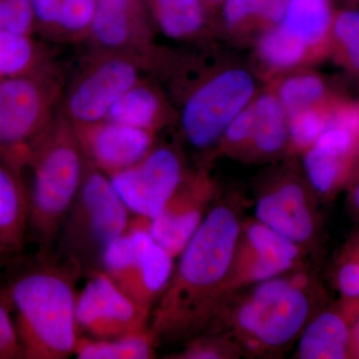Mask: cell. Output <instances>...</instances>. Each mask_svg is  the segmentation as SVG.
Returning <instances> with one entry per match:
<instances>
[{
  "label": "cell",
  "mask_w": 359,
  "mask_h": 359,
  "mask_svg": "<svg viewBox=\"0 0 359 359\" xmlns=\"http://www.w3.org/2000/svg\"><path fill=\"white\" fill-rule=\"evenodd\" d=\"M15 266L4 287L13 302L23 358H69L80 337L76 285L83 271L56 255Z\"/></svg>",
  "instance_id": "cell-2"
},
{
  "label": "cell",
  "mask_w": 359,
  "mask_h": 359,
  "mask_svg": "<svg viewBox=\"0 0 359 359\" xmlns=\"http://www.w3.org/2000/svg\"><path fill=\"white\" fill-rule=\"evenodd\" d=\"M351 205L355 212H359V184L354 188L353 194H351Z\"/></svg>",
  "instance_id": "cell-42"
},
{
  "label": "cell",
  "mask_w": 359,
  "mask_h": 359,
  "mask_svg": "<svg viewBox=\"0 0 359 359\" xmlns=\"http://www.w3.org/2000/svg\"><path fill=\"white\" fill-rule=\"evenodd\" d=\"M129 214L109 177L84 160L81 184L59 233L56 256L76 262L84 276L101 269L104 252L128 229Z\"/></svg>",
  "instance_id": "cell-5"
},
{
  "label": "cell",
  "mask_w": 359,
  "mask_h": 359,
  "mask_svg": "<svg viewBox=\"0 0 359 359\" xmlns=\"http://www.w3.org/2000/svg\"><path fill=\"white\" fill-rule=\"evenodd\" d=\"M354 304L344 311H323L309 320L302 332L297 356L302 359L349 358L351 330L359 314L358 306Z\"/></svg>",
  "instance_id": "cell-16"
},
{
  "label": "cell",
  "mask_w": 359,
  "mask_h": 359,
  "mask_svg": "<svg viewBox=\"0 0 359 359\" xmlns=\"http://www.w3.org/2000/svg\"><path fill=\"white\" fill-rule=\"evenodd\" d=\"M20 257V256H18ZM18 257H14L11 252H8L4 247V245L0 243V269L4 268V266H8L11 264V262Z\"/></svg>",
  "instance_id": "cell-41"
},
{
  "label": "cell",
  "mask_w": 359,
  "mask_h": 359,
  "mask_svg": "<svg viewBox=\"0 0 359 359\" xmlns=\"http://www.w3.org/2000/svg\"><path fill=\"white\" fill-rule=\"evenodd\" d=\"M34 61L35 49L28 35L0 30V81L27 74Z\"/></svg>",
  "instance_id": "cell-24"
},
{
  "label": "cell",
  "mask_w": 359,
  "mask_h": 359,
  "mask_svg": "<svg viewBox=\"0 0 359 359\" xmlns=\"http://www.w3.org/2000/svg\"><path fill=\"white\" fill-rule=\"evenodd\" d=\"M255 127L254 108L243 109L226 128V138L230 143H242L252 138Z\"/></svg>",
  "instance_id": "cell-35"
},
{
  "label": "cell",
  "mask_w": 359,
  "mask_h": 359,
  "mask_svg": "<svg viewBox=\"0 0 359 359\" xmlns=\"http://www.w3.org/2000/svg\"><path fill=\"white\" fill-rule=\"evenodd\" d=\"M174 257L150 231V219L136 216L104 252L101 271L142 308L151 311L166 289Z\"/></svg>",
  "instance_id": "cell-6"
},
{
  "label": "cell",
  "mask_w": 359,
  "mask_h": 359,
  "mask_svg": "<svg viewBox=\"0 0 359 359\" xmlns=\"http://www.w3.org/2000/svg\"><path fill=\"white\" fill-rule=\"evenodd\" d=\"M335 283L344 299H359V231L349 238L337 257Z\"/></svg>",
  "instance_id": "cell-28"
},
{
  "label": "cell",
  "mask_w": 359,
  "mask_h": 359,
  "mask_svg": "<svg viewBox=\"0 0 359 359\" xmlns=\"http://www.w3.org/2000/svg\"><path fill=\"white\" fill-rule=\"evenodd\" d=\"M327 128H341L358 136L359 134L358 108L349 107L340 110L325 122V129Z\"/></svg>",
  "instance_id": "cell-37"
},
{
  "label": "cell",
  "mask_w": 359,
  "mask_h": 359,
  "mask_svg": "<svg viewBox=\"0 0 359 359\" xmlns=\"http://www.w3.org/2000/svg\"><path fill=\"white\" fill-rule=\"evenodd\" d=\"M334 29L337 36L346 45L353 65L359 69V11L340 14Z\"/></svg>",
  "instance_id": "cell-34"
},
{
  "label": "cell",
  "mask_w": 359,
  "mask_h": 359,
  "mask_svg": "<svg viewBox=\"0 0 359 359\" xmlns=\"http://www.w3.org/2000/svg\"><path fill=\"white\" fill-rule=\"evenodd\" d=\"M306 173L313 188L327 196L339 186L342 174V159L313 149L306 156Z\"/></svg>",
  "instance_id": "cell-26"
},
{
  "label": "cell",
  "mask_w": 359,
  "mask_h": 359,
  "mask_svg": "<svg viewBox=\"0 0 359 359\" xmlns=\"http://www.w3.org/2000/svg\"><path fill=\"white\" fill-rule=\"evenodd\" d=\"M255 127L252 139L262 152L273 154L285 146L287 139L283 104L271 95L262 96L254 106Z\"/></svg>",
  "instance_id": "cell-20"
},
{
  "label": "cell",
  "mask_w": 359,
  "mask_h": 359,
  "mask_svg": "<svg viewBox=\"0 0 359 359\" xmlns=\"http://www.w3.org/2000/svg\"><path fill=\"white\" fill-rule=\"evenodd\" d=\"M4 9V29L28 35L32 30L34 13L30 0H1Z\"/></svg>",
  "instance_id": "cell-32"
},
{
  "label": "cell",
  "mask_w": 359,
  "mask_h": 359,
  "mask_svg": "<svg viewBox=\"0 0 359 359\" xmlns=\"http://www.w3.org/2000/svg\"><path fill=\"white\" fill-rule=\"evenodd\" d=\"M158 109L159 102L153 92L135 85L116 101L105 120L148 130L154 122Z\"/></svg>",
  "instance_id": "cell-21"
},
{
  "label": "cell",
  "mask_w": 359,
  "mask_h": 359,
  "mask_svg": "<svg viewBox=\"0 0 359 359\" xmlns=\"http://www.w3.org/2000/svg\"><path fill=\"white\" fill-rule=\"evenodd\" d=\"M155 348L148 330L114 339L79 337L74 354L79 359H148L154 358Z\"/></svg>",
  "instance_id": "cell-18"
},
{
  "label": "cell",
  "mask_w": 359,
  "mask_h": 359,
  "mask_svg": "<svg viewBox=\"0 0 359 359\" xmlns=\"http://www.w3.org/2000/svg\"><path fill=\"white\" fill-rule=\"evenodd\" d=\"M308 285L299 275L276 276L250 285L248 294L236 301L229 299L222 309L218 318L224 314V337L237 351L256 355L287 346L311 320Z\"/></svg>",
  "instance_id": "cell-3"
},
{
  "label": "cell",
  "mask_w": 359,
  "mask_h": 359,
  "mask_svg": "<svg viewBox=\"0 0 359 359\" xmlns=\"http://www.w3.org/2000/svg\"><path fill=\"white\" fill-rule=\"evenodd\" d=\"M306 46L282 25L264 35L259 43V52L269 65L290 67L301 60Z\"/></svg>",
  "instance_id": "cell-25"
},
{
  "label": "cell",
  "mask_w": 359,
  "mask_h": 359,
  "mask_svg": "<svg viewBox=\"0 0 359 359\" xmlns=\"http://www.w3.org/2000/svg\"><path fill=\"white\" fill-rule=\"evenodd\" d=\"M97 0H62L58 23L68 32H81L92 25Z\"/></svg>",
  "instance_id": "cell-30"
},
{
  "label": "cell",
  "mask_w": 359,
  "mask_h": 359,
  "mask_svg": "<svg viewBox=\"0 0 359 359\" xmlns=\"http://www.w3.org/2000/svg\"><path fill=\"white\" fill-rule=\"evenodd\" d=\"M78 294V330L91 339H114L149 330L151 311L123 292L101 269L92 271Z\"/></svg>",
  "instance_id": "cell-9"
},
{
  "label": "cell",
  "mask_w": 359,
  "mask_h": 359,
  "mask_svg": "<svg viewBox=\"0 0 359 359\" xmlns=\"http://www.w3.org/2000/svg\"><path fill=\"white\" fill-rule=\"evenodd\" d=\"M46 98L34 78L0 81V159L21 174L43 134Z\"/></svg>",
  "instance_id": "cell-7"
},
{
  "label": "cell",
  "mask_w": 359,
  "mask_h": 359,
  "mask_svg": "<svg viewBox=\"0 0 359 359\" xmlns=\"http://www.w3.org/2000/svg\"><path fill=\"white\" fill-rule=\"evenodd\" d=\"M28 228V191L21 174L0 159V243L21 256Z\"/></svg>",
  "instance_id": "cell-17"
},
{
  "label": "cell",
  "mask_w": 359,
  "mask_h": 359,
  "mask_svg": "<svg viewBox=\"0 0 359 359\" xmlns=\"http://www.w3.org/2000/svg\"><path fill=\"white\" fill-rule=\"evenodd\" d=\"M4 4H2L1 0H0V30L4 29Z\"/></svg>",
  "instance_id": "cell-43"
},
{
  "label": "cell",
  "mask_w": 359,
  "mask_h": 359,
  "mask_svg": "<svg viewBox=\"0 0 359 359\" xmlns=\"http://www.w3.org/2000/svg\"><path fill=\"white\" fill-rule=\"evenodd\" d=\"M323 93L320 80L311 75L290 78L280 90L283 106L292 115L308 109L309 106L320 100Z\"/></svg>",
  "instance_id": "cell-27"
},
{
  "label": "cell",
  "mask_w": 359,
  "mask_h": 359,
  "mask_svg": "<svg viewBox=\"0 0 359 359\" xmlns=\"http://www.w3.org/2000/svg\"><path fill=\"white\" fill-rule=\"evenodd\" d=\"M283 26L306 45L318 43L330 23L328 0H287Z\"/></svg>",
  "instance_id": "cell-19"
},
{
  "label": "cell",
  "mask_w": 359,
  "mask_h": 359,
  "mask_svg": "<svg viewBox=\"0 0 359 359\" xmlns=\"http://www.w3.org/2000/svg\"><path fill=\"white\" fill-rule=\"evenodd\" d=\"M287 0H269L263 9L264 16L269 20L278 21L285 16Z\"/></svg>",
  "instance_id": "cell-39"
},
{
  "label": "cell",
  "mask_w": 359,
  "mask_h": 359,
  "mask_svg": "<svg viewBox=\"0 0 359 359\" xmlns=\"http://www.w3.org/2000/svg\"><path fill=\"white\" fill-rule=\"evenodd\" d=\"M301 245L259 223L242 224L228 289L230 294L250 285L285 275L297 266Z\"/></svg>",
  "instance_id": "cell-11"
},
{
  "label": "cell",
  "mask_w": 359,
  "mask_h": 359,
  "mask_svg": "<svg viewBox=\"0 0 359 359\" xmlns=\"http://www.w3.org/2000/svg\"><path fill=\"white\" fill-rule=\"evenodd\" d=\"M76 136L82 152L108 177L143 159L152 145L149 130L108 121L83 126Z\"/></svg>",
  "instance_id": "cell-15"
},
{
  "label": "cell",
  "mask_w": 359,
  "mask_h": 359,
  "mask_svg": "<svg viewBox=\"0 0 359 359\" xmlns=\"http://www.w3.org/2000/svg\"><path fill=\"white\" fill-rule=\"evenodd\" d=\"M109 179L130 212L152 221L176 192L183 172L174 151L159 148L136 164L110 175Z\"/></svg>",
  "instance_id": "cell-10"
},
{
  "label": "cell",
  "mask_w": 359,
  "mask_h": 359,
  "mask_svg": "<svg viewBox=\"0 0 359 359\" xmlns=\"http://www.w3.org/2000/svg\"><path fill=\"white\" fill-rule=\"evenodd\" d=\"M241 229L235 205L212 204L151 311L149 332L156 347L186 344L214 327L231 297L229 275Z\"/></svg>",
  "instance_id": "cell-1"
},
{
  "label": "cell",
  "mask_w": 359,
  "mask_h": 359,
  "mask_svg": "<svg viewBox=\"0 0 359 359\" xmlns=\"http://www.w3.org/2000/svg\"><path fill=\"white\" fill-rule=\"evenodd\" d=\"M129 0H97L92 30L97 40L109 47L126 43L130 36Z\"/></svg>",
  "instance_id": "cell-22"
},
{
  "label": "cell",
  "mask_w": 359,
  "mask_h": 359,
  "mask_svg": "<svg viewBox=\"0 0 359 359\" xmlns=\"http://www.w3.org/2000/svg\"><path fill=\"white\" fill-rule=\"evenodd\" d=\"M13 313L11 297L6 287L0 285V359L23 358Z\"/></svg>",
  "instance_id": "cell-29"
},
{
  "label": "cell",
  "mask_w": 359,
  "mask_h": 359,
  "mask_svg": "<svg viewBox=\"0 0 359 359\" xmlns=\"http://www.w3.org/2000/svg\"><path fill=\"white\" fill-rule=\"evenodd\" d=\"M325 122L318 113L311 110H304L292 115L290 125V133L297 147H308L316 143L325 130Z\"/></svg>",
  "instance_id": "cell-31"
},
{
  "label": "cell",
  "mask_w": 359,
  "mask_h": 359,
  "mask_svg": "<svg viewBox=\"0 0 359 359\" xmlns=\"http://www.w3.org/2000/svg\"><path fill=\"white\" fill-rule=\"evenodd\" d=\"M269 0H226L224 16L230 25L244 20L250 14L263 11Z\"/></svg>",
  "instance_id": "cell-36"
},
{
  "label": "cell",
  "mask_w": 359,
  "mask_h": 359,
  "mask_svg": "<svg viewBox=\"0 0 359 359\" xmlns=\"http://www.w3.org/2000/svg\"><path fill=\"white\" fill-rule=\"evenodd\" d=\"M257 221L294 244H311L318 233L316 205L304 187L287 182L264 192L257 201Z\"/></svg>",
  "instance_id": "cell-13"
},
{
  "label": "cell",
  "mask_w": 359,
  "mask_h": 359,
  "mask_svg": "<svg viewBox=\"0 0 359 359\" xmlns=\"http://www.w3.org/2000/svg\"><path fill=\"white\" fill-rule=\"evenodd\" d=\"M356 135L341 128H327L323 130L318 140L316 149L325 154L344 159L351 153L355 143Z\"/></svg>",
  "instance_id": "cell-33"
},
{
  "label": "cell",
  "mask_w": 359,
  "mask_h": 359,
  "mask_svg": "<svg viewBox=\"0 0 359 359\" xmlns=\"http://www.w3.org/2000/svg\"><path fill=\"white\" fill-rule=\"evenodd\" d=\"M158 20L167 36L181 39L200 29L203 11L198 0H155Z\"/></svg>",
  "instance_id": "cell-23"
},
{
  "label": "cell",
  "mask_w": 359,
  "mask_h": 359,
  "mask_svg": "<svg viewBox=\"0 0 359 359\" xmlns=\"http://www.w3.org/2000/svg\"><path fill=\"white\" fill-rule=\"evenodd\" d=\"M254 80L244 70H229L203 85L187 101L182 127L198 148L211 146L254 94Z\"/></svg>",
  "instance_id": "cell-8"
},
{
  "label": "cell",
  "mask_w": 359,
  "mask_h": 359,
  "mask_svg": "<svg viewBox=\"0 0 359 359\" xmlns=\"http://www.w3.org/2000/svg\"><path fill=\"white\" fill-rule=\"evenodd\" d=\"M32 190L28 191L27 241L36 247L35 256L55 255L62 224L76 197L84 158L76 134L61 128L42 136L33 148Z\"/></svg>",
  "instance_id": "cell-4"
},
{
  "label": "cell",
  "mask_w": 359,
  "mask_h": 359,
  "mask_svg": "<svg viewBox=\"0 0 359 359\" xmlns=\"http://www.w3.org/2000/svg\"><path fill=\"white\" fill-rule=\"evenodd\" d=\"M136 83L133 65L121 59L106 61L89 73L71 94V117L82 126L102 121L116 101Z\"/></svg>",
  "instance_id": "cell-14"
},
{
  "label": "cell",
  "mask_w": 359,
  "mask_h": 359,
  "mask_svg": "<svg viewBox=\"0 0 359 359\" xmlns=\"http://www.w3.org/2000/svg\"><path fill=\"white\" fill-rule=\"evenodd\" d=\"M211 184L203 178L182 181L157 218L150 221L156 242L178 257L204 221L212 204Z\"/></svg>",
  "instance_id": "cell-12"
},
{
  "label": "cell",
  "mask_w": 359,
  "mask_h": 359,
  "mask_svg": "<svg viewBox=\"0 0 359 359\" xmlns=\"http://www.w3.org/2000/svg\"><path fill=\"white\" fill-rule=\"evenodd\" d=\"M36 20L44 25L58 23L62 0H30Z\"/></svg>",
  "instance_id": "cell-38"
},
{
  "label": "cell",
  "mask_w": 359,
  "mask_h": 359,
  "mask_svg": "<svg viewBox=\"0 0 359 359\" xmlns=\"http://www.w3.org/2000/svg\"><path fill=\"white\" fill-rule=\"evenodd\" d=\"M349 358H359V314L354 321L353 330H351Z\"/></svg>",
  "instance_id": "cell-40"
}]
</instances>
